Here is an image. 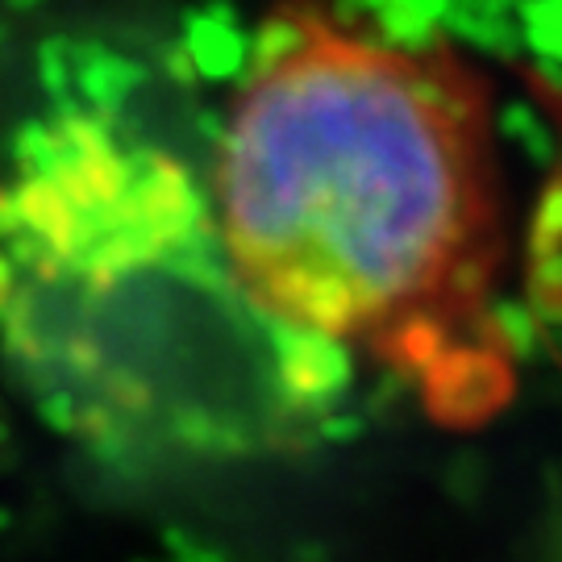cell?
I'll return each instance as SVG.
<instances>
[{
	"label": "cell",
	"instance_id": "1",
	"mask_svg": "<svg viewBox=\"0 0 562 562\" xmlns=\"http://www.w3.org/2000/svg\"><path fill=\"white\" fill-rule=\"evenodd\" d=\"M0 362L46 429L134 475L313 446L355 375L246 288L192 162L67 101L0 162Z\"/></svg>",
	"mask_w": 562,
	"mask_h": 562
},
{
	"label": "cell",
	"instance_id": "2",
	"mask_svg": "<svg viewBox=\"0 0 562 562\" xmlns=\"http://www.w3.org/2000/svg\"><path fill=\"white\" fill-rule=\"evenodd\" d=\"M209 196L283 325L387 362H496L508 222L492 83L446 38L334 0L259 21Z\"/></svg>",
	"mask_w": 562,
	"mask_h": 562
}]
</instances>
